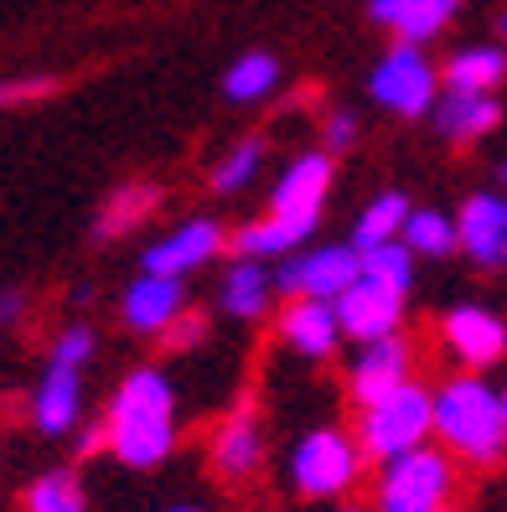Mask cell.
<instances>
[{
	"label": "cell",
	"instance_id": "obj_1",
	"mask_svg": "<svg viewBox=\"0 0 507 512\" xmlns=\"http://www.w3.org/2000/svg\"><path fill=\"white\" fill-rule=\"evenodd\" d=\"M109 450L130 471H151L176 450V388L161 368H135L109 399Z\"/></svg>",
	"mask_w": 507,
	"mask_h": 512
},
{
	"label": "cell",
	"instance_id": "obj_2",
	"mask_svg": "<svg viewBox=\"0 0 507 512\" xmlns=\"http://www.w3.org/2000/svg\"><path fill=\"white\" fill-rule=\"evenodd\" d=\"M435 440L466 466H497L507 450V409L502 394L476 378H445L435 388Z\"/></svg>",
	"mask_w": 507,
	"mask_h": 512
},
{
	"label": "cell",
	"instance_id": "obj_3",
	"mask_svg": "<svg viewBox=\"0 0 507 512\" xmlns=\"http://www.w3.org/2000/svg\"><path fill=\"white\" fill-rule=\"evenodd\" d=\"M451 492H456V456L445 445H420L383 461L373 512H445Z\"/></svg>",
	"mask_w": 507,
	"mask_h": 512
},
{
	"label": "cell",
	"instance_id": "obj_4",
	"mask_svg": "<svg viewBox=\"0 0 507 512\" xmlns=\"http://www.w3.org/2000/svg\"><path fill=\"white\" fill-rule=\"evenodd\" d=\"M435 435V394L425 383H404L394 388L389 399H378L363 409V419H357V440H363V456L368 461H394L404 456V450H420L425 440Z\"/></svg>",
	"mask_w": 507,
	"mask_h": 512
},
{
	"label": "cell",
	"instance_id": "obj_5",
	"mask_svg": "<svg viewBox=\"0 0 507 512\" xmlns=\"http://www.w3.org/2000/svg\"><path fill=\"white\" fill-rule=\"evenodd\" d=\"M363 476V440H352L342 430H311L290 456V487L311 497V502H326V497H347Z\"/></svg>",
	"mask_w": 507,
	"mask_h": 512
},
{
	"label": "cell",
	"instance_id": "obj_6",
	"mask_svg": "<svg viewBox=\"0 0 507 512\" xmlns=\"http://www.w3.org/2000/svg\"><path fill=\"white\" fill-rule=\"evenodd\" d=\"M368 88H373V99H378L383 109H394V114H404V119H420V114L435 104L440 73H435V63H430L420 47L404 42V47H394V52L373 68Z\"/></svg>",
	"mask_w": 507,
	"mask_h": 512
},
{
	"label": "cell",
	"instance_id": "obj_7",
	"mask_svg": "<svg viewBox=\"0 0 507 512\" xmlns=\"http://www.w3.org/2000/svg\"><path fill=\"white\" fill-rule=\"evenodd\" d=\"M357 280H363V254L352 244H326L311 254H295L275 275V285L285 295H311V300H342Z\"/></svg>",
	"mask_w": 507,
	"mask_h": 512
},
{
	"label": "cell",
	"instance_id": "obj_8",
	"mask_svg": "<svg viewBox=\"0 0 507 512\" xmlns=\"http://www.w3.org/2000/svg\"><path fill=\"white\" fill-rule=\"evenodd\" d=\"M440 342L466 373H482V368L502 363L507 321L492 316L487 306H456V311H445V321H440Z\"/></svg>",
	"mask_w": 507,
	"mask_h": 512
},
{
	"label": "cell",
	"instance_id": "obj_9",
	"mask_svg": "<svg viewBox=\"0 0 507 512\" xmlns=\"http://www.w3.org/2000/svg\"><path fill=\"white\" fill-rule=\"evenodd\" d=\"M337 316H342V331L352 342H383V337H399V321H404V290L383 285L373 275H363L342 300H337Z\"/></svg>",
	"mask_w": 507,
	"mask_h": 512
},
{
	"label": "cell",
	"instance_id": "obj_10",
	"mask_svg": "<svg viewBox=\"0 0 507 512\" xmlns=\"http://www.w3.org/2000/svg\"><path fill=\"white\" fill-rule=\"evenodd\" d=\"M326 192H332V156H326V150H306V156H295L285 166L280 187L270 197V213L285 218V223L316 228L321 223V207H326Z\"/></svg>",
	"mask_w": 507,
	"mask_h": 512
},
{
	"label": "cell",
	"instance_id": "obj_11",
	"mask_svg": "<svg viewBox=\"0 0 507 512\" xmlns=\"http://www.w3.org/2000/svg\"><path fill=\"white\" fill-rule=\"evenodd\" d=\"M207 456H213V471H218L223 481H249V476L264 466V430H259V414H254L249 399L213 430Z\"/></svg>",
	"mask_w": 507,
	"mask_h": 512
},
{
	"label": "cell",
	"instance_id": "obj_12",
	"mask_svg": "<svg viewBox=\"0 0 507 512\" xmlns=\"http://www.w3.org/2000/svg\"><path fill=\"white\" fill-rule=\"evenodd\" d=\"M461 249L476 269H507V197L502 192H476L461 207Z\"/></svg>",
	"mask_w": 507,
	"mask_h": 512
},
{
	"label": "cell",
	"instance_id": "obj_13",
	"mask_svg": "<svg viewBox=\"0 0 507 512\" xmlns=\"http://www.w3.org/2000/svg\"><path fill=\"white\" fill-rule=\"evenodd\" d=\"M280 337L290 352H301V357H332L337 342L347 337L342 331V316H337V300H311V295H295L285 316H280Z\"/></svg>",
	"mask_w": 507,
	"mask_h": 512
},
{
	"label": "cell",
	"instance_id": "obj_14",
	"mask_svg": "<svg viewBox=\"0 0 507 512\" xmlns=\"http://www.w3.org/2000/svg\"><path fill=\"white\" fill-rule=\"evenodd\" d=\"M218 249H223V228H218L213 218H192V223H182L176 233H166L161 244L145 249V259H140V264L151 269V275H171V280H182V275H192V269H202Z\"/></svg>",
	"mask_w": 507,
	"mask_h": 512
},
{
	"label": "cell",
	"instance_id": "obj_15",
	"mask_svg": "<svg viewBox=\"0 0 507 512\" xmlns=\"http://www.w3.org/2000/svg\"><path fill=\"white\" fill-rule=\"evenodd\" d=\"M409 368H414V352L404 337H383V342H368L363 357L352 363V399L357 404H378V399H389L394 388L409 383Z\"/></svg>",
	"mask_w": 507,
	"mask_h": 512
},
{
	"label": "cell",
	"instance_id": "obj_16",
	"mask_svg": "<svg viewBox=\"0 0 507 512\" xmlns=\"http://www.w3.org/2000/svg\"><path fill=\"white\" fill-rule=\"evenodd\" d=\"M78 414H83V368L47 363L37 394H32V425L57 440V435L78 430Z\"/></svg>",
	"mask_w": 507,
	"mask_h": 512
},
{
	"label": "cell",
	"instance_id": "obj_17",
	"mask_svg": "<svg viewBox=\"0 0 507 512\" xmlns=\"http://www.w3.org/2000/svg\"><path fill=\"white\" fill-rule=\"evenodd\" d=\"M187 311V290L182 280H171V275H145L125 290V326L145 331V337H156V331H166L176 316Z\"/></svg>",
	"mask_w": 507,
	"mask_h": 512
},
{
	"label": "cell",
	"instance_id": "obj_18",
	"mask_svg": "<svg viewBox=\"0 0 507 512\" xmlns=\"http://www.w3.org/2000/svg\"><path fill=\"white\" fill-rule=\"evenodd\" d=\"M373 21L378 26H389V32L399 37V42H430V37H440L445 26H451V16L461 11V0H373Z\"/></svg>",
	"mask_w": 507,
	"mask_h": 512
},
{
	"label": "cell",
	"instance_id": "obj_19",
	"mask_svg": "<svg viewBox=\"0 0 507 512\" xmlns=\"http://www.w3.org/2000/svg\"><path fill=\"white\" fill-rule=\"evenodd\" d=\"M497 119H502V104L492 94H445L435 104V125L445 140H482L497 130Z\"/></svg>",
	"mask_w": 507,
	"mask_h": 512
},
{
	"label": "cell",
	"instance_id": "obj_20",
	"mask_svg": "<svg viewBox=\"0 0 507 512\" xmlns=\"http://www.w3.org/2000/svg\"><path fill=\"white\" fill-rule=\"evenodd\" d=\"M409 213H414V202H409L404 192L373 197L363 213H357V223H352V249H357V254H373V249H383V244H394V238H404Z\"/></svg>",
	"mask_w": 507,
	"mask_h": 512
},
{
	"label": "cell",
	"instance_id": "obj_21",
	"mask_svg": "<svg viewBox=\"0 0 507 512\" xmlns=\"http://www.w3.org/2000/svg\"><path fill=\"white\" fill-rule=\"evenodd\" d=\"M223 311L238 321H259L270 311V275H264V259H233L228 275H223Z\"/></svg>",
	"mask_w": 507,
	"mask_h": 512
},
{
	"label": "cell",
	"instance_id": "obj_22",
	"mask_svg": "<svg viewBox=\"0 0 507 512\" xmlns=\"http://www.w3.org/2000/svg\"><path fill=\"white\" fill-rule=\"evenodd\" d=\"M507 78V52L502 47H461L451 63H445V83L456 94H492Z\"/></svg>",
	"mask_w": 507,
	"mask_h": 512
},
{
	"label": "cell",
	"instance_id": "obj_23",
	"mask_svg": "<svg viewBox=\"0 0 507 512\" xmlns=\"http://www.w3.org/2000/svg\"><path fill=\"white\" fill-rule=\"evenodd\" d=\"M311 233H316V228H306V223H285V218L270 213L264 223L238 228V233H233V249H238V259H275V254L301 249Z\"/></svg>",
	"mask_w": 507,
	"mask_h": 512
},
{
	"label": "cell",
	"instance_id": "obj_24",
	"mask_svg": "<svg viewBox=\"0 0 507 512\" xmlns=\"http://www.w3.org/2000/svg\"><path fill=\"white\" fill-rule=\"evenodd\" d=\"M404 244L414 254H430V259H445L451 249H461V223L451 213H435V207H414L409 223H404Z\"/></svg>",
	"mask_w": 507,
	"mask_h": 512
},
{
	"label": "cell",
	"instance_id": "obj_25",
	"mask_svg": "<svg viewBox=\"0 0 507 512\" xmlns=\"http://www.w3.org/2000/svg\"><path fill=\"white\" fill-rule=\"evenodd\" d=\"M151 207H156V187H140V182H130V187H119L109 202H104V213H99V223H94V233L104 238H125L130 228H140L145 218H151Z\"/></svg>",
	"mask_w": 507,
	"mask_h": 512
},
{
	"label": "cell",
	"instance_id": "obj_26",
	"mask_svg": "<svg viewBox=\"0 0 507 512\" xmlns=\"http://www.w3.org/2000/svg\"><path fill=\"white\" fill-rule=\"evenodd\" d=\"M275 83H280V63H275V57H270V52H244V57L228 68L223 94H228L233 104H254V99H270Z\"/></svg>",
	"mask_w": 507,
	"mask_h": 512
},
{
	"label": "cell",
	"instance_id": "obj_27",
	"mask_svg": "<svg viewBox=\"0 0 507 512\" xmlns=\"http://www.w3.org/2000/svg\"><path fill=\"white\" fill-rule=\"evenodd\" d=\"M21 512H88L83 487L73 471H42L21 497Z\"/></svg>",
	"mask_w": 507,
	"mask_h": 512
},
{
	"label": "cell",
	"instance_id": "obj_28",
	"mask_svg": "<svg viewBox=\"0 0 507 512\" xmlns=\"http://www.w3.org/2000/svg\"><path fill=\"white\" fill-rule=\"evenodd\" d=\"M259 166H264V140H238L228 156L218 161L213 187H218V192H244L254 176H259Z\"/></svg>",
	"mask_w": 507,
	"mask_h": 512
},
{
	"label": "cell",
	"instance_id": "obj_29",
	"mask_svg": "<svg viewBox=\"0 0 507 512\" xmlns=\"http://www.w3.org/2000/svg\"><path fill=\"white\" fill-rule=\"evenodd\" d=\"M363 275L394 285V290H409V280H414V249L404 244V238H394V244L363 254Z\"/></svg>",
	"mask_w": 507,
	"mask_h": 512
},
{
	"label": "cell",
	"instance_id": "obj_30",
	"mask_svg": "<svg viewBox=\"0 0 507 512\" xmlns=\"http://www.w3.org/2000/svg\"><path fill=\"white\" fill-rule=\"evenodd\" d=\"M88 357H94V331H88V326H68L63 337L52 342V357H47V363H63V368H88Z\"/></svg>",
	"mask_w": 507,
	"mask_h": 512
},
{
	"label": "cell",
	"instance_id": "obj_31",
	"mask_svg": "<svg viewBox=\"0 0 507 512\" xmlns=\"http://www.w3.org/2000/svg\"><path fill=\"white\" fill-rule=\"evenodd\" d=\"M202 337H207V316L202 311H182V316H176L166 331H161V342L171 347V352H192V347H202Z\"/></svg>",
	"mask_w": 507,
	"mask_h": 512
},
{
	"label": "cell",
	"instance_id": "obj_32",
	"mask_svg": "<svg viewBox=\"0 0 507 512\" xmlns=\"http://www.w3.org/2000/svg\"><path fill=\"white\" fill-rule=\"evenodd\" d=\"M352 135H357V119L352 114H332V119H326V145H332V150H347Z\"/></svg>",
	"mask_w": 507,
	"mask_h": 512
},
{
	"label": "cell",
	"instance_id": "obj_33",
	"mask_svg": "<svg viewBox=\"0 0 507 512\" xmlns=\"http://www.w3.org/2000/svg\"><path fill=\"white\" fill-rule=\"evenodd\" d=\"M109 445V425H88V430H78V456H94V450H104Z\"/></svg>",
	"mask_w": 507,
	"mask_h": 512
},
{
	"label": "cell",
	"instance_id": "obj_34",
	"mask_svg": "<svg viewBox=\"0 0 507 512\" xmlns=\"http://www.w3.org/2000/svg\"><path fill=\"white\" fill-rule=\"evenodd\" d=\"M0 316H6V321L21 316V295H16V290H6V300H0Z\"/></svg>",
	"mask_w": 507,
	"mask_h": 512
},
{
	"label": "cell",
	"instance_id": "obj_35",
	"mask_svg": "<svg viewBox=\"0 0 507 512\" xmlns=\"http://www.w3.org/2000/svg\"><path fill=\"white\" fill-rule=\"evenodd\" d=\"M497 182H502V187H507V161H502V166H497Z\"/></svg>",
	"mask_w": 507,
	"mask_h": 512
},
{
	"label": "cell",
	"instance_id": "obj_36",
	"mask_svg": "<svg viewBox=\"0 0 507 512\" xmlns=\"http://www.w3.org/2000/svg\"><path fill=\"white\" fill-rule=\"evenodd\" d=\"M166 512H202V507H166Z\"/></svg>",
	"mask_w": 507,
	"mask_h": 512
},
{
	"label": "cell",
	"instance_id": "obj_37",
	"mask_svg": "<svg viewBox=\"0 0 507 512\" xmlns=\"http://www.w3.org/2000/svg\"><path fill=\"white\" fill-rule=\"evenodd\" d=\"M337 512H368V507H337Z\"/></svg>",
	"mask_w": 507,
	"mask_h": 512
},
{
	"label": "cell",
	"instance_id": "obj_38",
	"mask_svg": "<svg viewBox=\"0 0 507 512\" xmlns=\"http://www.w3.org/2000/svg\"><path fill=\"white\" fill-rule=\"evenodd\" d=\"M502 32H507V16H502Z\"/></svg>",
	"mask_w": 507,
	"mask_h": 512
},
{
	"label": "cell",
	"instance_id": "obj_39",
	"mask_svg": "<svg viewBox=\"0 0 507 512\" xmlns=\"http://www.w3.org/2000/svg\"><path fill=\"white\" fill-rule=\"evenodd\" d=\"M502 409H507V394H502Z\"/></svg>",
	"mask_w": 507,
	"mask_h": 512
}]
</instances>
